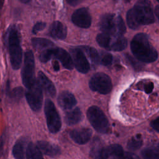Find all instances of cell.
Wrapping results in <instances>:
<instances>
[{"label": "cell", "mask_w": 159, "mask_h": 159, "mask_svg": "<svg viewBox=\"0 0 159 159\" xmlns=\"http://www.w3.org/2000/svg\"><path fill=\"white\" fill-rule=\"evenodd\" d=\"M155 21L151 4L148 0H139L127 14V22L132 29L141 25H148Z\"/></svg>", "instance_id": "cell-1"}, {"label": "cell", "mask_w": 159, "mask_h": 159, "mask_svg": "<svg viewBox=\"0 0 159 159\" xmlns=\"http://www.w3.org/2000/svg\"><path fill=\"white\" fill-rule=\"evenodd\" d=\"M130 48L134 55L142 62L152 63L158 58L157 52L145 34L140 33L134 37L130 43Z\"/></svg>", "instance_id": "cell-2"}, {"label": "cell", "mask_w": 159, "mask_h": 159, "mask_svg": "<svg viewBox=\"0 0 159 159\" xmlns=\"http://www.w3.org/2000/svg\"><path fill=\"white\" fill-rule=\"evenodd\" d=\"M6 42L9 50L10 61L14 70H17L22 63V48L20 46V35L16 26L11 25L7 30Z\"/></svg>", "instance_id": "cell-3"}, {"label": "cell", "mask_w": 159, "mask_h": 159, "mask_svg": "<svg viewBox=\"0 0 159 159\" xmlns=\"http://www.w3.org/2000/svg\"><path fill=\"white\" fill-rule=\"evenodd\" d=\"M99 26L102 32L111 35H122L126 31L122 18L113 14L102 15L100 18Z\"/></svg>", "instance_id": "cell-4"}, {"label": "cell", "mask_w": 159, "mask_h": 159, "mask_svg": "<svg viewBox=\"0 0 159 159\" xmlns=\"http://www.w3.org/2000/svg\"><path fill=\"white\" fill-rule=\"evenodd\" d=\"M52 58L59 60L64 68L68 70L73 68L74 63L71 56L61 48L50 47L43 50L39 55V59L43 63L49 61Z\"/></svg>", "instance_id": "cell-5"}, {"label": "cell", "mask_w": 159, "mask_h": 159, "mask_svg": "<svg viewBox=\"0 0 159 159\" xmlns=\"http://www.w3.org/2000/svg\"><path fill=\"white\" fill-rule=\"evenodd\" d=\"M96 41L102 48L108 50L122 51L127 45V41L122 35L101 33L97 35Z\"/></svg>", "instance_id": "cell-6"}, {"label": "cell", "mask_w": 159, "mask_h": 159, "mask_svg": "<svg viewBox=\"0 0 159 159\" xmlns=\"http://www.w3.org/2000/svg\"><path fill=\"white\" fill-rule=\"evenodd\" d=\"M86 114L90 124L97 132L105 134L109 131L108 119L101 109L95 106H91L88 108Z\"/></svg>", "instance_id": "cell-7"}, {"label": "cell", "mask_w": 159, "mask_h": 159, "mask_svg": "<svg viewBox=\"0 0 159 159\" xmlns=\"http://www.w3.org/2000/svg\"><path fill=\"white\" fill-rule=\"evenodd\" d=\"M44 112L49 131L51 133L58 132L61 126V119L54 103L50 99L45 101Z\"/></svg>", "instance_id": "cell-8"}, {"label": "cell", "mask_w": 159, "mask_h": 159, "mask_svg": "<svg viewBox=\"0 0 159 159\" xmlns=\"http://www.w3.org/2000/svg\"><path fill=\"white\" fill-rule=\"evenodd\" d=\"M22 80L26 88L29 87L36 80L35 78V60L31 50H28L25 53L22 70Z\"/></svg>", "instance_id": "cell-9"}, {"label": "cell", "mask_w": 159, "mask_h": 159, "mask_svg": "<svg viewBox=\"0 0 159 159\" xmlns=\"http://www.w3.org/2000/svg\"><path fill=\"white\" fill-rule=\"evenodd\" d=\"M27 101L30 108L34 111L40 109L42 104V88L37 80H36L25 91Z\"/></svg>", "instance_id": "cell-10"}, {"label": "cell", "mask_w": 159, "mask_h": 159, "mask_svg": "<svg viewBox=\"0 0 159 159\" xmlns=\"http://www.w3.org/2000/svg\"><path fill=\"white\" fill-rule=\"evenodd\" d=\"M89 86L91 90L102 94L109 93L112 85L111 78L103 73H97L90 79Z\"/></svg>", "instance_id": "cell-11"}, {"label": "cell", "mask_w": 159, "mask_h": 159, "mask_svg": "<svg viewBox=\"0 0 159 159\" xmlns=\"http://www.w3.org/2000/svg\"><path fill=\"white\" fill-rule=\"evenodd\" d=\"M70 51L76 70L82 73H88L89 70L90 65L83 50L80 47H74L71 48Z\"/></svg>", "instance_id": "cell-12"}, {"label": "cell", "mask_w": 159, "mask_h": 159, "mask_svg": "<svg viewBox=\"0 0 159 159\" xmlns=\"http://www.w3.org/2000/svg\"><path fill=\"white\" fill-rule=\"evenodd\" d=\"M71 21L79 27H89L91 24V17L88 9L81 7L76 9L71 16Z\"/></svg>", "instance_id": "cell-13"}, {"label": "cell", "mask_w": 159, "mask_h": 159, "mask_svg": "<svg viewBox=\"0 0 159 159\" xmlns=\"http://www.w3.org/2000/svg\"><path fill=\"white\" fill-rule=\"evenodd\" d=\"M91 135V130L88 128L76 129L70 132L71 139L75 143L80 145L86 143L89 140Z\"/></svg>", "instance_id": "cell-14"}, {"label": "cell", "mask_w": 159, "mask_h": 159, "mask_svg": "<svg viewBox=\"0 0 159 159\" xmlns=\"http://www.w3.org/2000/svg\"><path fill=\"white\" fill-rule=\"evenodd\" d=\"M58 102L62 109L70 110L76 105V99L72 93L68 91H63L58 97Z\"/></svg>", "instance_id": "cell-15"}, {"label": "cell", "mask_w": 159, "mask_h": 159, "mask_svg": "<svg viewBox=\"0 0 159 159\" xmlns=\"http://www.w3.org/2000/svg\"><path fill=\"white\" fill-rule=\"evenodd\" d=\"M37 80L44 91L52 97H54L56 94V89L52 81L42 72L38 73Z\"/></svg>", "instance_id": "cell-16"}, {"label": "cell", "mask_w": 159, "mask_h": 159, "mask_svg": "<svg viewBox=\"0 0 159 159\" xmlns=\"http://www.w3.org/2000/svg\"><path fill=\"white\" fill-rule=\"evenodd\" d=\"M50 35L55 38L60 40H63L67 35V29L66 26L59 21L53 22L49 29Z\"/></svg>", "instance_id": "cell-17"}, {"label": "cell", "mask_w": 159, "mask_h": 159, "mask_svg": "<svg viewBox=\"0 0 159 159\" xmlns=\"http://www.w3.org/2000/svg\"><path fill=\"white\" fill-rule=\"evenodd\" d=\"M37 145L43 153L50 157H56L61 152L60 148L57 145L46 141H39Z\"/></svg>", "instance_id": "cell-18"}, {"label": "cell", "mask_w": 159, "mask_h": 159, "mask_svg": "<svg viewBox=\"0 0 159 159\" xmlns=\"http://www.w3.org/2000/svg\"><path fill=\"white\" fill-rule=\"evenodd\" d=\"M27 140L25 137H21L17 140L12 148V154L16 159H24L25 157V148Z\"/></svg>", "instance_id": "cell-19"}, {"label": "cell", "mask_w": 159, "mask_h": 159, "mask_svg": "<svg viewBox=\"0 0 159 159\" xmlns=\"http://www.w3.org/2000/svg\"><path fill=\"white\" fill-rule=\"evenodd\" d=\"M111 155L109 146L94 147L90 152V156L93 159H108Z\"/></svg>", "instance_id": "cell-20"}, {"label": "cell", "mask_w": 159, "mask_h": 159, "mask_svg": "<svg viewBox=\"0 0 159 159\" xmlns=\"http://www.w3.org/2000/svg\"><path fill=\"white\" fill-rule=\"evenodd\" d=\"M82 118V114L80 109L78 107L66 112L65 120L68 125H72L78 123Z\"/></svg>", "instance_id": "cell-21"}, {"label": "cell", "mask_w": 159, "mask_h": 159, "mask_svg": "<svg viewBox=\"0 0 159 159\" xmlns=\"http://www.w3.org/2000/svg\"><path fill=\"white\" fill-rule=\"evenodd\" d=\"M143 159H159V144H155L143 149L142 152Z\"/></svg>", "instance_id": "cell-22"}, {"label": "cell", "mask_w": 159, "mask_h": 159, "mask_svg": "<svg viewBox=\"0 0 159 159\" xmlns=\"http://www.w3.org/2000/svg\"><path fill=\"white\" fill-rule=\"evenodd\" d=\"M26 157L27 159H43L42 152L38 146L32 142L29 143L27 147Z\"/></svg>", "instance_id": "cell-23"}, {"label": "cell", "mask_w": 159, "mask_h": 159, "mask_svg": "<svg viewBox=\"0 0 159 159\" xmlns=\"http://www.w3.org/2000/svg\"><path fill=\"white\" fill-rule=\"evenodd\" d=\"M32 43L34 48L40 50H45L52 47L54 45V43L52 41L43 38H32Z\"/></svg>", "instance_id": "cell-24"}, {"label": "cell", "mask_w": 159, "mask_h": 159, "mask_svg": "<svg viewBox=\"0 0 159 159\" xmlns=\"http://www.w3.org/2000/svg\"><path fill=\"white\" fill-rule=\"evenodd\" d=\"M80 48L86 53L93 63L99 64L100 63V55L94 48L89 46H82Z\"/></svg>", "instance_id": "cell-25"}, {"label": "cell", "mask_w": 159, "mask_h": 159, "mask_svg": "<svg viewBox=\"0 0 159 159\" xmlns=\"http://www.w3.org/2000/svg\"><path fill=\"white\" fill-rule=\"evenodd\" d=\"M142 145V140L140 135H137L132 137L127 143V148L131 150L134 151L140 148Z\"/></svg>", "instance_id": "cell-26"}, {"label": "cell", "mask_w": 159, "mask_h": 159, "mask_svg": "<svg viewBox=\"0 0 159 159\" xmlns=\"http://www.w3.org/2000/svg\"><path fill=\"white\" fill-rule=\"evenodd\" d=\"M24 89L21 87H17L14 88L9 93V98L13 101H19L23 96Z\"/></svg>", "instance_id": "cell-27"}, {"label": "cell", "mask_w": 159, "mask_h": 159, "mask_svg": "<svg viewBox=\"0 0 159 159\" xmlns=\"http://www.w3.org/2000/svg\"><path fill=\"white\" fill-rule=\"evenodd\" d=\"M112 61V56L111 53H104L101 57H100V63L104 65L108 66L111 64Z\"/></svg>", "instance_id": "cell-28"}, {"label": "cell", "mask_w": 159, "mask_h": 159, "mask_svg": "<svg viewBox=\"0 0 159 159\" xmlns=\"http://www.w3.org/2000/svg\"><path fill=\"white\" fill-rule=\"evenodd\" d=\"M46 27V24L45 22H37L33 27L32 28V32L33 34H37L38 32L42 30L43 29H45V27Z\"/></svg>", "instance_id": "cell-29"}, {"label": "cell", "mask_w": 159, "mask_h": 159, "mask_svg": "<svg viewBox=\"0 0 159 159\" xmlns=\"http://www.w3.org/2000/svg\"><path fill=\"white\" fill-rule=\"evenodd\" d=\"M143 90L145 91V92L147 94H149L152 92L153 88H154V84L152 82L150 81V82L143 84Z\"/></svg>", "instance_id": "cell-30"}, {"label": "cell", "mask_w": 159, "mask_h": 159, "mask_svg": "<svg viewBox=\"0 0 159 159\" xmlns=\"http://www.w3.org/2000/svg\"><path fill=\"white\" fill-rule=\"evenodd\" d=\"M150 125L154 130L159 132V117L153 120L150 123Z\"/></svg>", "instance_id": "cell-31"}, {"label": "cell", "mask_w": 159, "mask_h": 159, "mask_svg": "<svg viewBox=\"0 0 159 159\" xmlns=\"http://www.w3.org/2000/svg\"><path fill=\"white\" fill-rule=\"evenodd\" d=\"M5 138H6L5 133H3V134L1 135V137L0 138V156L2 153L3 148H4V143H5Z\"/></svg>", "instance_id": "cell-32"}, {"label": "cell", "mask_w": 159, "mask_h": 159, "mask_svg": "<svg viewBox=\"0 0 159 159\" xmlns=\"http://www.w3.org/2000/svg\"><path fill=\"white\" fill-rule=\"evenodd\" d=\"M124 157L125 159H139V158L136 155L130 152L124 153Z\"/></svg>", "instance_id": "cell-33"}, {"label": "cell", "mask_w": 159, "mask_h": 159, "mask_svg": "<svg viewBox=\"0 0 159 159\" xmlns=\"http://www.w3.org/2000/svg\"><path fill=\"white\" fill-rule=\"evenodd\" d=\"M83 0H66V2L72 6H75L81 3Z\"/></svg>", "instance_id": "cell-34"}, {"label": "cell", "mask_w": 159, "mask_h": 159, "mask_svg": "<svg viewBox=\"0 0 159 159\" xmlns=\"http://www.w3.org/2000/svg\"><path fill=\"white\" fill-rule=\"evenodd\" d=\"M53 69H54L55 71H58V70H59L60 66H59V65H58V63L57 61H55L53 63Z\"/></svg>", "instance_id": "cell-35"}, {"label": "cell", "mask_w": 159, "mask_h": 159, "mask_svg": "<svg viewBox=\"0 0 159 159\" xmlns=\"http://www.w3.org/2000/svg\"><path fill=\"white\" fill-rule=\"evenodd\" d=\"M111 159H125L124 157V153L122 155H119V156H112L111 157Z\"/></svg>", "instance_id": "cell-36"}, {"label": "cell", "mask_w": 159, "mask_h": 159, "mask_svg": "<svg viewBox=\"0 0 159 159\" xmlns=\"http://www.w3.org/2000/svg\"><path fill=\"white\" fill-rule=\"evenodd\" d=\"M155 14H156L157 17L159 19V5L155 7Z\"/></svg>", "instance_id": "cell-37"}, {"label": "cell", "mask_w": 159, "mask_h": 159, "mask_svg": "<svg viewBox=\"0 0 159 159\" xmlns=\"http://www.w3.org/2000/svg\"><path fill=\"white\" fill-rule=\"evenodd\" d=\"M20 2H23V3H25V4H26V3H28V2H29L31 0H19Z\"/></svg>", "instance_id": "cell-38"}, {"label": "cell", "mask_w": 159, "mask_h": 159, "mask_svg": "<svg viewBox=\"0 0 159 159\" xmlns=\"http://www.w3.org/2000/svg\"><path fill=\"white\" fill-rule=\"evenodd\" d=\"M3 2H4V0H0V11L2 7V4H3Z\"/></svg>", "instance_id": "cell-39"}, {"label": "cell", "mask_w": 159, "mask_h": 159, "mask_svg": "<svg viewBox=\"0 0 159 159\" xmlns=\"http://www.w3.org/2000/svg\"><path fill=\"white\" fill-rule=\"evenodd\" d=\"M124 1L125 2H129L130 0H124Z\"/></svg>", "instance_id": "cell-40"}, {"label": "cell", "mask_w": 159, "mask_h": 159, "mask_svg": "<svg viewBox=\"0 0 159 159\" xmlns=\"http://www.w3.org/2000/svg\"><path fill=\"white\" fill-rule=\"evenodd\" d=\"M157 1H158V2H159V0H157Z\"/></svg>", "instance_id": "cell-41"}]
</instances>
